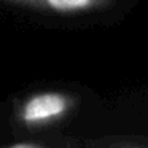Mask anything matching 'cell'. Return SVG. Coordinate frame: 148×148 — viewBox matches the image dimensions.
I'll use <instances>...</instances> for the list:
<instances>
[{"label":"cell","instance_id":"cell-2","mask_svg":"<svg viewBox=\"0 0 148 148\" xmlns=\"http://www.w3.org/2000/svg\"><path fill=\"white\" fill-rule=\"evenodd\" d=\"M91 0H48V3L58 10H77L88 7Z\"/></svg>","mask_w":148,"mask_h":148},{"label":"cell","instance_id":"cell-1","mask_svg":"<svg viewBox=\"0 0 148 148\" xmlns=\"http://www.w3.org/2000/svg\"><path fill=\"white\" fill-rule=\"evenodd\" d=\"M65 102L61 96L58 94H45V96H38L32 99L26 107V116L27 121H38V119H45L48 116L59 115L64 112Z\"/></svg>","mask_w":148,"mask_h":148},{"label":"cell","instance_id":"cell-3","mask_svg":"<svg viewBox=\"0 0 148 148\" xmlns=\"http://www.w3.org/2000/svg\"><path fill=\"white\" fill-rule=\"evenodd\" d=\"M11 148H35V147H30V145H16V147H11Z\"/></svg>","mask_w":148,"mask_h":148}]
</instances>
